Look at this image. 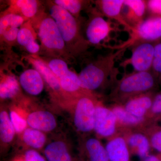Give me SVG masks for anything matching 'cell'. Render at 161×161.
<instances>
[{
  "mask_svg": "<svg viewBox=\"0 0 161 161\" xmlns=\"http://www.w3.org/2000/svg\"><path fill=\"white\" fill-rule=\"evenodd\" d=\"M147 3L149 16H161V0H149Z\"/></svg>",
  "mask_w": 161,
  "mask_h": 161,
  "instance_id": "836d02e7",
  "label": "cell"
},
{
  "mask_svg": "<svg viewBox=\"0 0 161 161\" xmlns=\"http://www.w3.org/2000/svg\"><path fill=\"white\" fill-rule=\"evenodd\" d=\"M14 127L8 113L3 111L0 113V137L3 142L9 143L13 139L15 133Z\"/></svg>",
  "mask_w": 161,
  "mask_h": 161,
  "instance_id": "d4e9b609",
  "label": "cell"
},
{
  "mask_svg": "<svg viewBox=\"0 0 161 161\" xmlns=\"http://www.w3.org/2000/svg\"><path fill=\"white\" fill-rule=\"evenodd\" d=\"M40 39V49L45 57L69 60L73 58L55 20L49 13L40 10L30 19Z\"/></svg>",
  "mask_w": 161,
  "mask_h": 161,
  "instance_id": "6da1fadb",
  "label": "cell"
},
{
  "mask_svg": "<svg viewBox=\"0 0 161 161\" xmlns=\"http://www.w3.org/2000/svg\"><path fill=\"white\" fill-rule=\"evenodd\" d=\"M123 9H125L123 16L133 30L146 19L147 1L125 0Z\"/></svg>",
  "mask_w": 161,
  "mask_h": 161,
  "instance_id": "7c38bea8",
  "label": "cell"
},
{
  "mask_svg": "<svg viewBox=\"0 0 161 161\" xmlns=\"http://www.w3.org/2000/svg\"><path fill=\"white\" fill-rule=\"evenodd\" d=\"M126 141L128 146L134 149L141 158H145L149 155L151 145L149 137L146 135L141 133H133Z\"/></svg>",
  "mask_w": 161,
  "mask_h": 161,
  "instance_id": "7402d4cb",
  "label": "cell"
},
{
  "mask_svg": "<svg viewBox=\"0 0 161 161\" xmlns=\"http://www.w3.org/2000/svg\"><path fill=\"white\" fill-rule=\"evenodd\" d=\"M124 2L125 0H99L95 2L103 16L115 20L130 34L132 28L125 21L122 13Z\"/></svg>",
  "mask_w": 161,
  "mask_h": 161,
  "instance_id": "8fae6325",
  "label": "cell"
},
{
  "mask_svg": "<svg viewBox=\"0 0 161 161\" xmlns=\"http://www.w3.org/2000/svg\"><path fill=\"white\" fill-rule=\"evenodd\" d=\"M109 161H129L130 152L127 141L121 136L110 140L105 147Z\"/></svg>",
  "mask_w": 161,
  "mask_h": 161,
  "instance_id": "d6986e66",
  "label": "cell"
},
{
  "mask_svg": "<svg viewBox=\"0 0 161 161\" xmlns=\"http://www.w3.org/2000/svg\"><path fill=\"white\" fill-rule=\"evenodd\" d=\"M44 154L47 161H72L66 145L61 141L53 142L47 145Z\"/></svg>",
  "mask_w": 161,
  "mask_h": 161,
  "instance_id": "ffe728a7",
  "label": "cell"
},
{
  "mask_svg": "<svg viewBox=\"0 0 161 161\" xmlns=\"http://www.w3.org/2000/svg\"><path fill=\"white\" fill-rule=\"evenodd\" d=\"M155 43L142 42L132 47L131 58L122 63L123 66L131 64L135 72L152 70Z\"/></svg>",
  "mask_w": 161,
  "mask_h": 161,
  "instance_id": "9c48e42d",
  "label": "cell"
},
{
  "mask_svg": "<svg viewBox=\"0 0 161 161\" xmlns=\"http://www.w3.org/2000/svg\"><path fill=\"white\" fill-rule=\"evenodd\" d=\"M91 93L84 94L78 97L74 113V123L79 131L91 132L94 129L95 104Z\"/></svg>",
  "mask_w": 161,
  "mask_h": 161,
  "instance_id": "52a82bcc",
  "label": "cell"
},
{
  "mask_svg": "<svg viewBox=\"0 0 161 161\" xmlns=\"http://www.w3.org/2000/svg\"><path fill=\"white\" fill-rule=\"evenodd\" d=\"M85 146L89 161H109L105 147L97 139H89Z\"/></svg>",
  "mask_w": 161,
  "mask_h": 161,
  "instance_id": "603a6c76",
  "label": "cell"
},
{
  "mask_svg": "<svg viewBox=\"0 0 161 161\" xmlns=\"http://www.w3.org/2000/svg\"><path fill=\"white\" fill-rule=\"evenodd\" d=\"M20 92V86L14 75H2L0 83V97L1 99L14 98Z\"/></svg>",
  "mask_w": 161,
  "mask_h": 161,
  "instance_id": "44dd1931",
  "label": "cell"
},
{
  "mask_svg": "<svg viewBox=\"0 0 161 161\" xmlns=\"http://www.w3.org/2000/svg\"><path fill=\"white\" fill-rule=\"evenodd\" d=\"M27 124L31 128L42 132H50L57 126V121L52 113L45 111L32 112L26 119Z\"/></svg>",
  "mask_w": 161,
  "mask_h": 161,
  "instance_id": "ac0fdd59",
  "label": "cell"
},
{
  "mask_svg": "<svg viewBox=\"0 0 161 161\" xmlns=\"http://www.w3.org/2000/svg\"><path fill=\"white\" fill-rule=\"evenodd\" d=\"M144 161H161V157L153 155H148L144 158Z\"/></svg>",
  "mask_w": 161,
  "mask_h": 161,
  "instance_id": "d590c367",
  "label": "cell"
},
{
  "mask_svg": "<svg viewBox=\"0 0 161 161\" xmlns=\"http://www.w3.org/2000/svg\"><path fill=\"white\" fill-rule=\"evenodd\" d=\"M161 40V16H153L146 18L133 28L126 41L111 48L125 51L127 48L142 42L156 43Z\"/></svg>",
  "mask_w": 161,
  "mask_h": 161,
  "instance_id": "5b68a950",
  "label": "cell"
},
{
  "mask_svg": "<svg viewBox=\"0 0 161 161\" xmlns=\"http://www.w3.org/2000/svg\"><path fill=\"white\" fill-rule=\"evenodd\" d=\"M117 122L112 109L102 106H96L94 130L98 135L104 137L112 136L116 131Z\"/></svg>",
  "mask_w": 161,
  "mask_h": 161,
  "instance_id": "30bf717a",
  "label": "cell"
},
{
  "mask_svg": "<svg viewBox=\"0 0 161 161\" xmlns=\"http://www.w3.org/2000/svg\"><path fill=\"white\" fill-rule=\"evenodd\" d=\"M19 29L17 27H8L0 30L1 41L8 43L17 42V37Z\"/></svg>",
  "mask_w": 161,
  "mask_h": 161,
  "instance_id": "f546056e",
  "label": "cell"
},
{
  "mask_svg": "<svg viewBox=\"0 0 161 161\" xmlns=\"http://www.w3.org/2000/svg\"><path fill=\"white\" fill-rule=\"evenodd\" d=\"M90 13L86 27V40L90 45H98L108 37L113 28L100 12L91 9Z\"/></svg>",
  "mask_w": 161,
  "mask_h": 161,
  "instance_id": "ba28073f",
  "label": "cell"
},
{
  "mask_svg": "<svg viewBox=\"0 0 161 161\" xmlns=\"http://www.w3.org/2000/svg\"><path fill=\"white\" fill-rule=\"evenodd\" d=\"M151 147L161 153V127H156L150 132L149 137Z\"/></svg>",
  "mask_w": 161,
  "mask_h": 161,
  "instance_id": "1f68e13d",
  "label": "cell"
},
{
  "mask_svg": "<svg viewBox=\"0 0 161 161\" xmlns=\"http://www.w3.org/2000/svg\"><path fill=\"white\" fill-rule=\"evenodd\" d=\"M26 21V19L19 15L13 14H2L0 19V30L8 27H21Z\"/></svg>",
  "mask_w": 161,
  "mask_h": 161,
  "instance_id": "83f0119b",
  "label": "cell"
},
{
  "mask_svg": "<svg viewBox=\"0 0 161 161\" xmlns=\"http://www.w3.org/2000/svg\"><path fill=\"white\" fill-rule=\"evenodd\" d=\"M123 52H111L86 64L78 75L82 89L91 92L115 80L118 75L115 59Z\"/></svg>",
  "mask_w": 161,
  "mask_h": 161,
  "instance_id": "3957f363",
  "label": "cell"
},
{
  "mask_svg": "<svg viewBox=\"0 0 161 161\" xmlns=\"http://www.w3.org/2000/svg\"><path fill=\"white\" fill-rule=\"evenodd\" d=\"M9 116L16 132L20 133L24 132L28 125L27 121L14 111L10 112Z\"/></svg>",
  "mask_w": 161,
  "mask_h": 161,
  "instance_id": "f1b7e54d",
  "label": "cell"
},
{
  "mask_svg": "<svg viewBox=\"0 0 161 161\" xmlns=\"http://www.w3.org/2000/svg\"><path fill=\"white\" fill-rule=\"evenodd\" d=\"M150 113L155 121H161V92L154 96Z\"/></svg>",
  "mask_w": 161,
  "mask_h": 161,
  "instance_id": "d6a6232c",
  "label": "cell"
},
{
  "mask_svg": "<svg viewBox=\"0 0 161 161\" xmlns=\"http://www.w3.org/2000/svg\"><path fill=\"white\" fill-rule=\"evenodd\" d=\"M37 37L36 32L29 20L24 22L20 27L17 41L27 52L32 55H36L40 49V46L36 41Z\"/></svg>",
  "mask_w": 161,
  "mask_h": 161,
  "instance_id": "4fadbf2b",
  "label": "cell"
},
{
  "mask_svg": "<svg viewBox=\"0 0 161 161\" xmlns=\"http://www.w3.org/2000/svg\"><path fill=\"white\" fill-rule=\"evenodd\" d=\"M25 161H47L35 150H28L25 153Z\"/></svg>",
  "mask_w": 161,
  "mask_h": 161,
  "instance_id": "e575fe53",
  "label": "cell"
},
{
  "mask_svg": "<svg viewBox=\"0 0 161 161\" xmlns=\"http://www.w3.org/2000/svg\"><path fill=\"white\" fill-rule=\"evenodd\" d=\"M40 3L36 0H14L9 2L8 9L3 14L19 15L26 19H31L39 12Z\"/></svg>",
  "mask_w": 161,
  "mask_h": 161,
  "instance_id": "e0dca14e",
  "label": "cell"
},
{
  "mask_svg": "<svg viewBox=\"0 0 161 161\" xmlns=\"http://www.w3.org/2000/svg\"><path fill=\"white\" fill-rule=\"evenodd\" d=\"M23 138L26 145L37 149L43 147L46 140L43 132L31 128H26L23 132Z\"/></svg>",
  "mask_w": 161,
  "mask_h": 161,
  "instance_id": "cb8c5ba5",
  "label": "cell"
},
{
  "mask_svg": "<svg viewBox=\"0 0 161 161\" xmlns=\"http://www.w3.org/2000/svg\"><path fill=\"white\" fill-rule=\"evenodd\" d=\"M152 71L156 75L161 76V41L155 43Z\"/></svg>",
  "mask_w": 161,
  "mask_h": 161,
  "instance_id": "4dcf8cb0",
  "label": "cell"
},
{
  "mask_svg": "<svg viewBox=\"0 0 161 161\" xmlns=\"http://www.w3.org/2000/svg\"><path fill=\"white\" fill-rule=\"evenodd\" d=\"M53 2L69 12L78 20L80 17V12L86 8L90 3V1L80 0H55Z\"/></svg>",
  "mask_w": 161,
  "mask_h": 161,
  "instance_id": "484cf974",
  "label": "cell"
},
{
  "mask_svg": "<svg viewBox=\"0 0 161 161\" xmlns=\"http://www.w3.org/2000/svg\"><path fill=\"white\" fill-rule=\"evenodd\" d=\"M47 6L49 14L55 20L72 57H78L84 53L90 44L81 34L79 20L53 1L47 2Z\"/></svg>",
  "mask_w": 161,
  "mask_h": 161,
  "instance_id": "7a4b0ae2",
  "label": "cell"
},
{
  "mask_svg": "<svg viewBox=\"0 0 161 161\" xmlns=\"http://www.w3.org/2000/svg\"><path fill=\"white\" fill-rule=\"evenodd\" d=\"M40 58L56 75L64 93L76 95L78 97L84 94L91 93L82 89L78 75L69 69L65 60L51 57Z\"/></svg>",
  "mask_w": 161,
  "mask_h": 161,
  "instance_id": "8992f818",
  "label": "cell"
},
{
  "mask_svg": "<svg viewBox=\"0 0 161 161\" xmlns=\"http://www.w3.org/2000/svg\"><path fill=\"white\" fill-rule=\"evenodd\" d=\"M43 80L37 70L28 69L20 75L19 82L23 89L28 94L38 95L42 92L44 88Z\"/></svg>",
  "mask_w": 161,
  "mask_h": 161,
  "instance_id": "9a60e30c",
  "label": "cell"
},
{
  "mask_svg": "<svg viewBox=\"0 0 161 161\" xmlns=\"http://www.w3.org/2000/svg\"><path fill=\"white\" fill-rule=\"evenodd\" d=\"M155 76L152 70L134 71L125 75L116 82L110 95L113 100L126 102L132 97L148 93L155 86Z\"/></svg>",
  "mask_w": 161,
  "mask_h": 161,
  "instance_id": "277c9868",
  "label": "cell"
},
{
  "mask_svg": "<svg viewBox=\"0 0 161 161\" xmlns=\"http://www.w3.org/2000/svg\"><path fill=\"white\" fill-rule=\"evenodd\" d=\"M27 59L35 69L40 73L43 80L50 88L55 92L64 93L56 75L39 55H32L30 57H27Z\"/></svg>",
  "mask_w": 161,
  "mask_h": 161,
  "instance_id": "2e32d148",
  "label": "cell"
},
{
  "mask_svg": "<svg viewBox=\"0 0 161 161\" xmlns=\"http://www.w3.org/2000/svg\"><path fill=\"white\" fill-rule=\"evenodd\" d=\"M118 122L128 125H135L142 122L144 118H138L127 111L124 107L116 106L112 109Z\"/></svg>",
  "mask_w": 161,
  "mask_h": 161,
  "instance_id": "4316f807",
  "label": "cell"
},
{
  "mask_svg": "<svg viewBox=\"0 0 161 161\" xmlns=\"http://www.w3.org/2000/svg\"><path fill=\"white\" fill-rule=\"evenodd\" d=\"M154 97L150 92L137 95L127 100L124 108L136 117L144 118L150 111Z\"/></svg>",
  "mask_w": 161,
  "mask_h": 161,
  "instance_id": "5bb4252c",
  "label": "cell"
}]
</instances>
